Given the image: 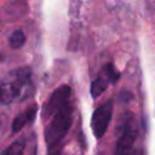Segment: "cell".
Returning <instances> with one entry per match:
<instances>
[{
    "mask_svg": "<svg viewBox=\"0 0 155 155\" xmlns=\"http://www.w3.org/2000/svg\"><path fill=\"white\" fill-rule=\"evenodd\" d=\"M15 79L12 81H0V104L7 105L17 98H24L31 91L29 68H19L13 71Z\"/></svg>",
    "mask_w": 155,
    "mask_h": 155,
    "instance_id": "obj_1",
    "label": "cell"
},
{
    "mask_svg": "<svg viewBox=\"0 0 155 155\" xmlns=\"http://www.w3.org/2000/svg\"><path fill=\"white\" fill-rule=\"evenodd\" d=\"M73 113L74 109L69 102L52 116L44 133L48 148H54L65 137L70 130V126L73 125Z\"/></svg>",
    "mask_w": 155,
    "mask_h": 155,
    "instance_id": "obj_2",
    "label": "cell"
},
{
    "mask_svg": "<svg viewBox=\"0 0 155 155\" xmlns=\"http://www.w3.org/2000/svg\"><path fill=\"white\" fill-rule=\"evenodd\" d=\"M113 111H114L113 102L108 101L103 103L102 105H99L92 114L91 128L97 139H101L105 134L109 127V124L111 121V117H113Z\"/></svg>",
    "mask_w": 155,
    "mask_h": 155,
    "instance_id": "obj_3",
    "label": "cell"
},
{
    "mask_svg": "<svg viewBox=\"0 0 155 155\" xmlns=\"http://www.w3.org/2000/svg\"><path fill=\"white\" fill-rule=\"evenodd\" d=\"M71 94V88L68 85L59 86L50 97L47 103L44 107L42 110V117L48 119L53 116L62 107H64L67 103H69V97Z\"/></svg>",
    "mask_w": 155,
    "mask_h": 155,
    "instance_id": "obj_4",
    "label": "cell"
},
{
    "mask_svg": "<svg viewBox=\"0 0 155 155\" xmlns=\"http://www.w3.org/2000/svg\"><path fill=\"white\" fill-rule=\"evenodd\" d=\"M136 138H137V128L133 121L128 120V122L124 126L121 136L117 139L114 155H131Z\"/></svg>",
    "mask_w": 155,
    "mask_h": 155,
    "instance_id": "obj_5",
    "label": "cell"
},
{
    "mask_svg": "<svg viewBox=\"0 0 155 155\" xmlns=\"http://www.w3.org/2000/svg\"><path fill=\"white\" fill-rule=\"evenodd\" d=\"M36 111H38V107L36 105H33L30 107L29 109H27L25 111L21 113L18 116H16L12 121V126H11V130L13 133H17L19 132L27 124L31 122L34 119H35V115H36Z\"/></svg>",
    "mask_w": 155,
    "mask_h": 155,
    "instance_id": "obj_6",
    "label": "cell"
},
{
    "mask_svg": "<svg viewBox=\"0 0 155 155\" xmlns=\"http://www.w3.org/2000/svg\"><path fill=\"white\" fill-rule=\"evenodd\" d=\"M107 90V81L104 78H97L96 80L92 81L90 93L93 98H98L104 91Z\"/></svg>",
    "mask_w": 155,
    "mask_h": 155,
    "instance_id": "obj_7",
    "label": "cell"
},
{
    "mask_svg": "<svg viewBox=\"0 0 155 155\" xmlns=\"http://www.w3.org/2000/svg\"><path fill=\"white\" fill-rule=\"evenodd\" d=\"M24 42H25V35H24V33L21 30V29H17V30H15L11 35H10V38H8V44H10V46L12 47V48H21L23 45H24Z\"/></svg>",
    "mask_w": 155,
    "mask_h": 155,
    "instance_id": "obj_8",
    "label": "cell"
},
{
    "mask_svg": "<svg viewBox=\"0 0 155 155\" xmlns=\"http://www.w3.org/2000/svg\"><path fill=\"white\" fill-rule=\"evenodd\" d=\"M24 147L25 145H24V142L22 139L16 140L4 150L2 155H23L24 154Z\"/></svg>",
    "mask_w": 155,
    "mask_h": 155,
    "instance_id": "obj_9",
    "label": "cell"
},
{
    "mask_svg": "<svg viewBox=\"0 0 155 155\" xmlns=\"http://www.w3.org/2000/svg\"><path fill=\"white\" fill-rule=\"evenodd\" d=\"M103 73L105 74V76L108 78V81L111 84H115L119 79H120V73L114 68V65L111 63H108L104 65L103 68Z\"/></svg>",
    "mask_w": 155,
    "mask_h": 155,
    "instance_id": "obj_10",
    "label": "cell"
},
{
    "mask_svg": "<svg viewBox=\"0 0 155 155\" xmlns=\"http://www.w3.org/2000/svg\"><path fill=\"white\" fill-rule=\"evenodd\" d=\"M131 155H144V153H143V150H142V149H137V150L132 151V153H131Z\"/></svg>",
    "mask_w": 155,
    "mask_h": 155,
    "instance_id": "obj_11",
    "label": "cell"
},
{
    "mask_svg": "<svg viewBox=\"0 0 155 155\" xmlns=\"http://www.w3.org/2000/svg\"><path fill=\"white\" fill-rule=\"evenodd\" d=\"M1 59H2V56H1V54H0V62H1Z\"/></svg>",
    "mask_w": 155,
    "mask_h": 155,
    "instance_id": "obj_12",
    "label": "cell"
},
{
    "mask_svg": "<svg viewBox=\"0 0 155 155\" xmlns=\"http://www.w3.org/2000/svg\"><path fill=\"white\" fill-rule=\"evenodd\" d=\"M54 155H59V154H58V153H57V154H54Z\"/></svg>",
    "mask_w": 155,
    "mask_h": 155,
    "instance_id": "obj_13",
    "label": "cell"
}]
</instances>
